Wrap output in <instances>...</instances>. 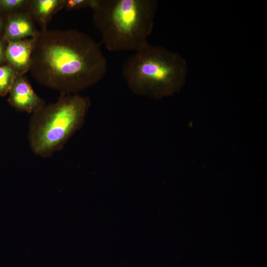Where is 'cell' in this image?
Returning <instances> with one entry per match:
<instances>
[{
  "label": "cell",
  "instance_id": "obj_2",
  "mask_svg": "<svg viewBox=\"0 0 267 267\" xmlns=\"http://www.w3.org/2000/svg\"><path fill=\"white\" fill-rule=\"evenodd\" d=\"M158 2L155 0H92L94 23L110 51H136L148 43Z\"/></svg>",
  "mask_w": 267,
  "mask_h": 267
},
{
  "label": "cell",
  "instance_id": "obj_5",
  "mask_svg": "<svg viewBox=\"0 0 267 267\" xmlns=\"http://www.w3.org/2000/svg\"><path fill=\"white\" fill-rule=\"evenodd\" d=\"M9 92L10 104L21 111L32 114L45 104L24 75L17 76Z\"/></svg>",
  "mask_w": 267,
  "mask_h": 267
},
{
  "label": "cell",
  "instance_id": "obj_12",
  "mask_svg": "<svg viewBox=\"0 0 267 267\" xmlns=\"http://www.w3.org/2000/svg\"><path fill=\"white\" fill-rule=\"evenodd\" d=\"M5 48L4 47L2 42L0 40V64L5 59Z\"/></svg>",
  "mask_w": 267,
  "mask_h": 267
},
{
  "label": "cell",
  "instance_id": "obj_3",
  "mask_svg": "<svg viewBox=\"0 0 267 267\" xmlns=\"http://www.w3.org/2000/svg\"><path fill=\"white\" fill-rule=\"evenodd\" d=\"M185 60L178 53L149 43L126 59L123 78L134 94L158 99L179 91L187 75Z\"/></svg>",
  "mask_w": 267,
  "mask_h": 267
},
{
  "label": "cell",
  "instance_id": "obj_8",
  "mask_svg": "<svg viewBox=\"0 0 267 267\" xmlns=\"http://www.w3.org/2000/svg\"><path fill=\"white\" fill-rule=\"evenodd\" d=\"M65 2V0H29L28 11L41 30H44L53 15L64 8Z\"/></svg>",
  "mask_w": 267,
  "mask_h": 267
},
{
  "label": "cell",
  "instance_id": "obj_13",
  "mask_svg": "<svg viewBox=\"0 0 267 267\" xmlns=\"http://www.w3.org/2000/svg\"><path fill=\"white\" fill-rule=\"evenodd\" d=\"M3 26V22L2 17L0 16V31L2 29Z\"/></svg>",
  "mask_w": 267,
  "mask_h": 267
},
{
  "label": "cell",
  "instance_id": "obj_10",
  "mask_svg": "<svg viewBox=\"0 0 267 267\" xmlns=\"http://www.w3.org/2000/svg\"><path fill=\"white\" fill-rule=\"evenodd\" d=\"M29 0H0V10L9 14L28 10Z\"/></svg>",
  "mask_w": 267,
  "mask_h": 267
},
{
  "label": "cell",
  "instance_id": "obj_4",
  "mask_svg": "<svg viewBox=\"0 0 267 267\" xmlns=\"http://www.w3.org/2000/svg\"><path fill=\"white\" fill-rule=\"evenodd\" d=\"M90 105L88 96L61 94L56 101L32 113L28 140L33 152L47 157L62 150L82 127Z\"/></svg>",
  "mask_w": 267,
  "mask_h": 267
},
{
  "label": "cell",
  "instance_id": "obj_6",
  "mask_svg": "<svg viewBox=\"0 0 267 267\" xmlns=\"http://www.w3.org/2000/svg\"><path fill=\"white\" fill-rule=\"evenodd\" d=\"M36 40V37H32L7 43L5 60L14 68L18 76H23L29 71Z\"/></svg>",
  "mask_w": 267,
  "mask_h": 267
},
{
  "label": "cell",
  "instance_id": "obj_11",
  "mask_svg": "<svg viewBox=\"0 0 267 267\" xmlns=\"http://www.w3.org/2000/svg\"><path fill=\"white\" fill-rule=\"evenodd\" d=\"M92 0H65L64 8L68 11L90 7Z\"/></svg>",
  "mask_w": 267,
  "mask_h": 267
},
{
  "label": "cell",
  "instance_id": "obj_7",
  "mask_svg": "<svg viewBox=\"0 0 267 267\" xmlns=\"http://www.w3.org/2000/svg\"><path fill=\"white\" fill-rule=\"evenodd\" d=\"M39 31L28 10L16 12L8 15L2 40L8 43L36 37Z\"/></svg>",
  "mask_w": 267,
  "mask_h": 267
},
{
  "label": "cell",
  "instance_id": "obj_1",
  "mask_svg": "<svg viewBox=\"0 0 267 267\" xmlns=\"http://www.w3.org/2000/svg\"><path fill=\"white\" fill-rule=\"evenodd\" d=\"M99 44L76 29L41 30L29 72L39 84L60 94H77L98 83L107 72Z\"/></svg>",
  "mask_w": 267,
  "mask_h": 267
},
{
  "label": "cell",
  "instance_id": "obj_9",
  "mask_svg": "<svg viewBox=\"0 0 267 267\" xmlns=\"http://www.w3.org/2000/svg\"><path fill=\"white\" fill-rule=\"evenodd\" d=\"M17 76L15 70L8 64L0 66V95L9 91Z\"/></svg>",
  "mask_w": 267,
  "mask_h": 267
}]
</instances>
